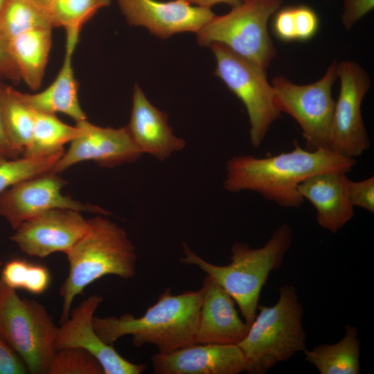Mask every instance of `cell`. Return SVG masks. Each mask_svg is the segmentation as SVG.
Returning a JSON list of instances; mask_svg holds the SVG:
<instances>
[{
	"label": "cell",
	"mask_w": 374,
	"mask_h": 374,
	"mask_svg": "<svg viewBox=\"0 0 374 374\" xmlns=\"http://www.w3.org/2000/svg\"><path fill=\"white\" fill-rule=\"evenodd\" d=\"M0 79L17 84L21 78L8 47L0 35Z\"/></svg>",
	"instance_id": "cell-35"
},
{
	"label": "cell",
	"mask_w": 374,
	"mask_h": 374,
	"mask_svg": "<svg viewBox=\"0 0 374 374\" xmlns=\"http://www.w3.org/2000/svg\"><path fill=\"white\" fill-rule=\"evenodd\" d=\"M190 5L211 8L218 3H226L231 8L240 4L244 0H184Z\"/></svg>",
	"instance_id": "cell-37"
},
{
	"label": "cell",
	"mask_w": 374,
	"mask_h": 374,
	"mask_svg": "<svg viewBox=\"0 0 374 374\" xmlns=\"http://www.w3.org/2000/svg\"><path fill=\"white\" fill-rule=\"evenodd\" d=\"M157 374H238L247 372L246 357L238 344H193L151 359Z\"/></svg>",
	"instance_id": "cell-16"
},
{
	"label": "cell",
	"mask_w": 374,
	"mask_h": 374,
	"mask_svg": "<svg viewBox=\"0 0 374 374\" xmlns=\"http://www.w3.org/2000/svg\"><path fill=\"white\" fill-rule=\"evenodd\" d=\"M355 164V159L329 149H304L295 141L290 152L263 158L233 157L226 163L224 187L231 193L254 191L280 206L299 208L304 202L299 191L302 181L323 172L348 173Z\"/></svg>",
	"instance_id": "cell-1"
},
{
	"label": "cell",
	"mask_w": 374,
	"mask_h": 374,
	"mask_svg": "<svg viewBox=\"0 0 374 374\" xmlns=\"http://www.w3.org/2000/svg\"><path fill=\"white\" fill-rule=\"evenodd\" d=\"M63 64L54 81L44 90L33 94L19 91L21 99L32 109L55 114L62 113L75 122L87 120L78 96V84L75 78L72 56L78 42L80 30H68Z\"/></svg>",
	"instance_id": "cell-20"
},
{
	"label": "cell",
	"mask_w": 374,
	"mask_h": 374,
	"mask_svg": "<svg viewBox=\"0 0 374 374\" xmlns=\"http://www.w3.org/2000/svg\"><path fill=\"white\" fill-rule=\"evenodd\" d=\"M272 26L275 35L279 39L283 42L296 41L293 6L278 9L274 13Z\"/></svg>",
	"instance_id": "cell-32"
},
{
	"label": "cell",
	"mask_w": 374,
	"mask_h": 374,
	"mask_svg": "<svg viewBox=\"0 0 374 374\" xmlns=\"http://www.w3.org/2000/svg\"><path fill=\"white\" fill-rule=\"evenodd\" d=\"M340 90L335 103L330 150L347 158L360 156L370 146L362 114V100L371 87L366 70L353 61L337 65Z\"/></svg>",
	"instance_id": "cell-10"
},
{
	"label": "cell",
	"mask_w": 374,
	"mask_h": 374,
	"mask_svg": "<svg viewBox=\"0 0 374 374\" xmlns=\"http://www.w3.org/2000/svg\"><path fill=\"white\" fill-rule=\"evenodd\" d=\"M127 127L142 154H149L161 161L186 146V141L176 136L168 125V115L152 105L136 84Z\"/></svg>",
	"instance_id": "cell-18"
},
{
	"label": "cell",
	"mask_w": 374,
	"mask_h": 374,
	"mask_svg": "<svg viewBox=\"0 0 374 374\" xmlns=\"http://www.w3.org/2000/svg\"><path fill=\"white\" fill-rule=\"evenodd\" d=\"M292 231L283 223L260 248L236 242L231 247V262L217 265L207 262L183 242L182 263L194 265L211 276L238 304L244 321L250 326L256 316L258 301L269 274L283 265L292 242Z\"/></svg>",
	"instance_id": "cell-4"
},
{
	"label": "cell",
	"mask_w": 374,
	"mask_h": 374,
	"mask_svg": "<svg viewBox=\"0 0 374 374\" xmlns=\"http://www.w3.org/2000/svg\"><path fill=\"white\" fill-rule=\"evenodd\" d=\"M87 220L86 233L66 254L69 269L59 292L60 324L69 317L75 298L96 280L107 275L130 279L136 274V249L126 231L100 215Z\"/></svg>",
	"instance_id": "cell-3"
},
{
	"label": "cell",
	"mask_w": 374,
	"mask_h": 374,
	"mask_svg": "<svg viewBox=\"0 0 374 374\" xmlns=\"http://www.w3.org/2000/svg\"><path fill=\"white\" fill-rule=\"evenodd\" d=\"M57 328L43 305L19 297L0 280V338L20 357L28 373L47 374L56 352Z\"/></svg>",
	"instance_id": "cell-6"
},
{
	"label": "cell",
	"mask_w": 374,
	"mask_h": 374,
	"mask_svg": "<svg viewBox=\"0 0 374 374\" xmlns=\"http://www.w3.org/2000/svg\"><path fill=\"white\" fill-rule=\"evenodd\" d=\"M281 3L282 0H244L228 13L215 15L196 33L197 43H220L267 70L276 53L267 23Z\"/></svg>",
	"instance_id": "cell-7"
},
{
	"label": "cell",
	"mask_w": 374,
	"mask_h": 374,
	"mask_svg": "<svg viewBox=\"0 0 374 374\" xmlns=\"http://www.w3.org/2000/svg\"><path fill=\"white\" fill-rule=\"evenodd\" d=\"M80 134L71 142L51 172L60 173L84 161H93L103 167L131 163L142 155L132 140L127 126L102 127L87 120L76 123Z\"/></svg>",
	"instance_id": "cell-14"
},
{
	"label": "cell",
	"mask_w": 374,
	"mask_h": 374,
	"mask_svg": "<svg viewBox=\"0 0 374 374\" xmlns=\"http://www.w3.org/2000/svg\"><path fill=\"white\" fill-rule=\"evenodd\" d=\"M47 374H104L100 362L86 350L70 347L57 350Z\"/></svg>",
	"instance_id": "cell-28"
},
{
	"label": "cell",
	"mask_w": 374,
	"mask_h": 374,
	"mask_svg": "<svg viewBox=\"0 0 374 374\" xmlns=\"http://www.w3.org/2000/svg\"><path fill=\"white\" fill-rule=\"evenodd\" d=\"M348 180L346 172L329 171L314 175L299 186L302 197L315 208L319 225L331 233L337 232L354 216Z\"/></svg>",
	"instance_id": "cell-19"
},
{
	"label": "cell",
	"mask_w": 374,
	"mask_h": 374,
	"mask_svg": "<svg viewBox=\"0 0 374 374\" xmlns=\"http://www.w3.org/2000/svg\"><path fill=\"white\" fill-rule=\"evenodd\" d=\"M45 27H55L48 9L33 0H6L0 12V35L5 42L22 32Z\"/></svg>",
	"instance_id": "cell-25"
},
{
	"label": "cell",
	"mask_w": 374,
	"mask_h": 374,
	"mask_svg": "<svg viewBox=\"0 0 374 374\" xmlns=\"http://www.w3.org/2000/svg\"><path fill=\"white\" fill-rule=\"evenodd\" d=\"M355 326H346L344 337L332 344H319L305 349V359L314 365L320 374H359V340Z\"/></svg>",
	"instance_id": "cell-22"
},
{
	"label": "cell",
	"mask_w": 374,
	"mask_h": 374,
	"mask_svg": "<svg viewBox=\"0 0 374 374\" xmlns=\"http://www.w3.org/2000/svg\"><path fill=\"white\" fill-rule=\"evenodd\" d=\"M195 344H238L247 335L249 325L243 321L231 295L211 276L206 275L202 287Z\"/></svg>",
	"instance_id": "cell-17"
},
{
	"label": "cell",
	"mask_w": 374,
	"mask_h": 374,
	"mask_svg": "<svg viewBox=\"0 0 374 374\" xmlns=\"http://www.w3.org/2000/svg\"><path fill=\"white\" fill-rule=\"evenodd\" d=\"M51 27L22 32L6 41L21 80L32 90L42 82L52 44Z\"/></svg>",
	"instance_id": "cell-21"
},
{
	"label": "cell",
	"mask_w": 374,
	"mask_h": 374,
	"mask_svg": "<svg viewBox=\"0 0 374 374\" xmlns=\"http://www.w3.org/2000/svg\"><path fill=\"white\" fill-rule=\"evenodd\" d=\"M103 301L98 294L84 299L71 310L69 317L57 328L54 347L81 348L96 357L104 374H140L146 369L144 364H134L123 357L114 348L103 341L93 326L94 313Z\"/></svg>",
	"instance_id": "cell-13"
},
{
	"label": "cell",
	"mask_w": 374,
	"mask_h": 374,
	"mask_svg": "<svg viewBox=\"0 0 374 374\" xmlns=\"http://www.w3.org/2000/svg\"><path fill=\"white\" fill-rule=\"evenodd\" d=\"M130 26H144L154 35L166 39L184 32H198L215 14L211 8L184 0H116Z\"/></svg>",
	"instance_id": "cell-15"
},
{
	"label": "cell",
	"mask_w": 374,
	"mask_h": 374,
	"mask_svg": "<svg viewBox=\"0 0 374 374\" xmlns=\"http://www.w3.org/2000/svg\"><path fill=\"white\" fill-rule=\"evenodd\" d=\"M296 41L313 37L319 28V19L313 9L307 6H293Z\"/></svg>",
	"instance_id": "cell-30"
},
{
	"label": "cell",
	"mask_w": 374,
	"mask_h": 374,
	"mask_svg": "<svg viewBox=\"0 0 374 374\" xmlns=\"http://www.w3.org/2000/svg\"><path fill=\"white\" fill-rule=\"evenodd\" d=\"M203 290L174 295L168 288L140 317L126 313L120 317H93L95 331L106 344L113 345L131 335L136 347L151 344L159 353H168L195 344Z\"/></svg>",
	"instance_id": "cell-2"
},
{
	"label": "cell",
	"mask_w": 374,
	"mask_h": 374,
	"mask_svg": "<svg viewBox=\"0 0 374 374\" xmlns=\"http://www.w3.org/2000/svg\"><path fill=\"white\" fill-rule=\"evenodd\" d=\"M0 155L7 158L15 159L20 156L11 145L3 124V114L0 99Z\"/></svg>",
	"instance_id": "cell-36"
},
{
	"label": "cell",
	"mask_w": 374,
	"mask_h": 374,
	"mask_svg": "<svg viewBox=\"0 0 374 374\" xmlns=\"http://www.w3.org/2000/svg\"><path fill=\"white\" fill-rule=\"evenodd\" d=\"M37 3L49 10L53 0H33Z\"/></svg>",
	"instance_id": "cell-38"
},
{
	"label": "cell",
	"mask_w": 374,
	"mask_h": 374,
	"mask_svg": "<svg viewBox=\"0 0 374 374\" xmlns=\"http://www.w3.org/2000/svg\"><path fill=\"white\" fill-rule=\"evenodd\" d=\"M80 134L77 125H67L55 114L34 111L31 139L22 156L44 157L63 151L64 145L71 143Z\"/></svg>",
	"instance_id": "cell-23"
},
{
	"label": "cell",
	"mask_w": 374,
	"mask_h": 374,
	"mask_svg": "<svg viewBox=\"0 0 374 374\" xmlns=\"http://www.w3.org/2000/svg\"><path fill=\"white\" fill-rule=\"evenodd\" d=\"M0 99L8 138L20 155L29 145L34 124V111L19 97V91L0 82Z\"/></svg>",
	"instance_id": "cell-24"
},
{
	"label": "cell",
	"mask_w": 374,
	"mask_h": 374,
	"mask_svg": "<svg viewBox=\"0 0 374 374\" xmlns=\"http://www.w3.org/2000/svg\"><path fill=\"white\" fill-rule=\"evenodd\" d=\"M349 199L353 206L362 208L370 213L374 212V177L360 181L348 182Z\"/></svg>",
	"instance_id": "cell-31"
},
{
	"label": "cell",
	"mask_w": 374,
	"mask_h": 374,
	"mask_svg": "<svg viewBox=\"0 0 374 374\" xmlns=\"http://www.w3.org/2000/svg\"><path fill=\"white\" fill-rule=\"evenodd\" d=\"M28 368L16 352L0 338V374H26Z\"/></svg>",
	"instance_id": "cell-34"
},
{
	"label": "cell",
	"mask_w": 374,
	"mask_h": 374,
	"mask_svg": "<svg viewBox=\"0 0 374 374\" xmlns=\"http://www.w3.org/2000/svg\"><path fill=\"white\" fill-rule=\"evenodd\" d=\"M374 8V0H344L341 15L342 24L350 30Z\"/></svg>",
	"instance_id": "cell-33"
},
{
	"label": "cell",
	"mask_w": 374,
	"mask_h": 374,
	"mask_svg": "<svg viewBox=\"0 0 374 374\" xmlns=\"http://www.w3.org/2000/svg\"><path fill=\"white\" fill-rule=\"evenodd\" d=\"M6 0H0V12L5 3Z\"/></svg>",
	"instance_id": "cell-39"
},
{
	"label": "cell",
	"mask_w": 374,
	"mask_h": 374,
	"mask_svg": "<svg viewBox=\"0 0 374 374\" xmlns=\"http://www.w3.org/2000/svg\"><path fill=\"white\" fill-rule=\"evenodd\" d=\"M64 150L44 157L15 159L0 155V197L13 185L37 175L51 171Z\"/></svg>",
	"instance_id": "cell-26"
},
{
	"label": "cell",
	"mask_w": 374,
	"mask_h": 374,
	"mask_svg": "<svg viewBox=\"0 0 374 374\" xmlns=\"http://www.w3.org/2000/svg\"><path fill=\"white\" fill-rule=\"evenodd\" d=\"M87 228L88 220L80 211L54 208L22 222L10 240L23 253L42 258L55 252L66 254Z\"/></svg>",
	"instance_id": "cell-12"
},
{
	"label": "cell",
	"mask_w": 374,
	"mask_h": 374,
	"mask_svg": "<svg viewBox=\"0 0 374 374\" xmlns=\"http://www.w3.org/2000/svg\"><path fill=\"white\" fill-rule=\"evenodd\" d=\"M66 184L59 174L51 171L24 179L1 196L0 215L15 230L24 221L54 208L109 214L98 206L85 204L63 195L61 190Z\"/></svg>",
	"instance_id": "cell-11"
},
{
	"label": "cell",
	"mask_w": 374,
	"mask_h": 374,
	"mask_svg": "<svg viewBox=\"0 0 374 374\" xmlns=\"http://www.w3.org/2000/svg\"><path fill=\"white\" fill-rule=\"evenodd\" d=\"M334 61L323 76L308 84H296L283 76L271 85L278 110L291 116L300 125L308 150H330V134L335 101L332 87L338 78Z\"/></svg>",
	"instance_id": "cell-9"
},
{
	"label": "cell",
	"mask_w": 374,
	"mask_h": 374,
	"mask_svg": "<svg viewBox=\"0 0 374 374\" xmlns=\"http://www.w3.org/2000/svg\"><path fill=\"white\" fill-rule=\"evenodd\" d=\"M215 60V75L242 102L249 123L251 143L258 147L271 125L281 117L267 70L241 57L220 43L209 45Z\"/></svg>",
	"instance_id": "cell-8"
},
{
	"label": "cell",
	"mask_w": 374,
	"mask_h": 374,
	"mask_svg": "<svg viewBox=\"0 0 374 374\" xmlns=\"http://www.w3.org/2000/svg\"><path fill=\"white\" fill-rule=\"evenodd\" d=\"M1 261H0V269H1Z\"/></svg>",
	"instance_id": "cell-40"
},
{
	"label": "cell",
	"mask_w": 374,
	"mask_h": 374,
	"mask_svg": "<svg viewBox=\"0 0 374 374\" xmlns=\"http://www.w3.org/2000/svg\"><path fill=\"white\" fill-rule=\"evenodd\" d=\"M111 0H53L49 11L54 26L81 30L82 26Z\"/></svg>",
	"instance_id": "cell-27"
},
{
	"label": "cell",
	"mask_w": 374,
	"mask_h": 374,
	"mask_svg": "<svg viewBox=\"0 0 374 374\" xmlns=\"http://www.w3.org/2000/svg\"><path fill=\"white\" fill-rule=\"evenodd\" d=\"M32 263L23 259H12L3 267L0 280L13 290H24L29 279Z\"/></svg>",
	"instance_id": "cell-29"
},
{
	"label": "cell",
	"mask_w": 374,
	"mask_h": 374,
	"mask_svg": "<svg viewBox=\"0 0 374 374\" xmlns=\"http://www.w3.org/2000/svg\"><path fill=\"white\" fill-rule=\"evenodd\" d=\"M258 310L247 335L238 344L251 374H265L276 364L307 349L302 324L304 311L294 285L281 287L274 305H258Z\"/></svg>",
	"instance_id": "cell-5"
}]
</instances>
